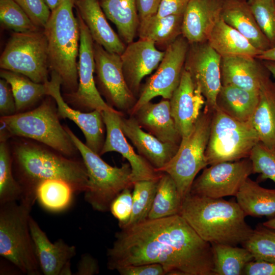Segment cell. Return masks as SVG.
Instances as JSON below:
<instances>
[{"label":"cell","instance_id":"24","mask_svg":"<svg viewBox=\"0 0 275 275\" xmlns=\"http://www.w3.org/2000/svg\"><path fill=\"white\" fill-rule=\"evenodd\" d=\"M74 6L94 42L109 52L121 55L126 44L107 21L100 0H75Z\"/></svg>","mask_w":275,"mask_h":275},{"label":"cell","instance_id":"25","mask_svg":"<svg viewBox=\"0 0 275 275\" xmlns=\"http://www.w3.org/2000/svg\"><path fill=\"white\" fill-rule=\"evenodd\" d=\"M269 72L253 57L239 55L222 57L221 73L223 86L233 85L259 92L263 78Z\"/></svg>","mask_w":275,"mask_h":275},{"label":"cell","instance_id":"40","mask_svg":"<svg viewBox=\"0 0 275 275\" xmlns=\"http://www.w3.org/2000/svg\"><path fill=\"white\" fill-rule=\"evenodd\" d=\"M2 25L15 33H28L41 30L14 0H0Z\"/></svg>","mask_w":275,"mask_h":275},{"label":"cell","instance_id":"27","mask_svg":"<svg viewBox=\"0 0 275 275\" xmlns=\"http://www.w3.org/2000/svg\"><path fill=\"white\" fill-rule=\"evenodd\" d=\"M269 73L261 81L258 103L250 122L260 142L275 152V82Z\"/></svg>","mask_w":275,"mask_h":275},{"label":"cell","instance_id":"12","mask_svg":"<svg viewBox=\"0 0 275 275\" xmlns=\"http://www.w3.org/2000/svg\"><path fill=\"white\" fill-rule=\"evenodd\" d=\"M95 80L107 103L124 114L135 105L137 98L129 89L123 72L120 55L94 43Z\"/></svg>","mask_w":275,"mask_h":275},{"label":"cell","instance_id":"37","mask_svg":"<svg viewBox=\"0 0 275 275\" xmlns=\"http://www.w3.org/2000/svg\"><path fill=\"white\" fill-rule=\"evenodd\" d=\"M159 178L138 181L133 183L132 214L129 222L125 227L138 224L148 218Z\"/></svg>","mask_w":275,"mask_h":275},{"label":"cell","instance_id":"10","mask_svg":"<svg viewBox=\"0 0 275 275\" xmlns=\"http://www.w3.org/2000/svg\"><path fill=\"white\" fill-rule=\"evenodd\" d=\"M0 67L25 75L37 83L47 82L48 45L43 29L28 33L14 32L1 56Z\"/></svg>","mask_w":275,"mask_h":275},{"label":"cell","instance_id":"38","mask_svg":"<svg viewBox=\"0 0 275 275\" xmlns=\"http://www.w3.org/2000/svg\"><path fill=\"white\" fill-rule=\"evenodd\" d=\"M22 197V187L13 173L10 151L5 141H1L0 204L20 201Z\"/></svg>","mask_w":275,"mask_h":275},{"label":"cell","instance_id":"7","mask_svg":"<svg viewBox=\"0 0 275 275\" xmlns=\"http://www.w3.org/2000/svg\"><path fill=\"white\" fill-rule=\"evenodd\" d=\"M65 128L80 152L87 170L88 182L84 192L85 201L96 211H109L111 203L123 190L133 187L130 164L128 162L120 167L111 166L83 143L69 128Z\"/></svg>","mask_w":275,"mask_h":275},{"label":"cell","instance_id":"26","mask_svg":"<svg viewBox=\"0 0 275 275\" xmlns=\"http://www.w3.org/2000/svg\"><path fill=\"white\" fill-rule=\"evenodd\" d=\"M221 17L256 48L263 51L272 47L258 25L248 3L242 0H226L222 5Z\"/></svg>","mask_w":275,"mask_h":275},{"label":"cell","instance_id":"17","mask_svg":"<svg viewBox=\"0 0 275 275\" xmlns=\"http://www.w3.org/2000/svg\"><path fill=\"white\" fill-rule=\"evenodd\" d=\"M121 112L103 111L106 136L100 155L109 152L120 153L130 164L133 183L138 181L158 179L162 172L155 169L144 157L137 154L127 142L120 127Z\"/></svg>","mask_w":275,"mask_h":275},{"label":"cell","instance_id":"52","mask_svg":"<svg viewBox=\"0 0 275 275\" xmlns=\"http://www.w3.org/2000/svg\"><path fill=\"white\" fill-rule=\"evenodd\" d=\"M44 1L52 11L58 8L63 0H44Z\"/></svg>","mask_w":275,"mask_h":275},{"label":"cell","instance_id":"35","mask_svg":"<svg viewBox=\"0 0 275 275\" xmlns=\"http://www.w3.org/2000/svg\"><path fill=\"white\" fill-rule=\"evenodd\" d=\"M182 199L172 178L162 172L148 218L156 219L179 214Z\"/></svg>","mask_w":275,"mask_h":275},{"label":"cell","instance_id":"41","mask_svg":"<svg viewBox=\"0 0 275 275\" xmlns=\"http://www.w3.org/2000/svg\"><path fill=\"white\" fill-rule=\"evenodd\" d=\"M260 29L275 46V3L274 0H249L248 3Z\"/></svg>","mask_w":275,"mask_h":275},{"label":"cell","instance_id":"47","mask_svg":"<svg viewBox=\"0 0 275 275\" xmlns=\"http://www.w3.org/2000/svg\"><path fill=\"white\" fill-rule=\"evenodd\" d=\"M191 0H161L156 16L163 17L172 14H183Z\"/></svg>","mask_w":275,"mask_h":275},{"label":"cell","instance_id":"33","mask_svg":"<svg viewBox=\"0 0 275 275\" xmlns=\"http://www.w3.org/2000/svg\"><path fill=\"white\" fill-rule=\"evenodd\" d=\"M212 249L214 275L243 274L246 265L254 260L244 247L222 243L211 244Z\"/></svg>","mask_w":275,"mask_h":275},{"label":"cell","instance_id":"23","mask_svg":"<svg viewBox=\"0 0 275 275\" xmlns=\"http://www.w3.org/2000/svg\"><path fill=\"white\" fill-rule=\"evenodd\" d=\"M131 116L143 129L160 141L180 145L182 137L172 116L169 100L150 101Z\"/></svg>","mask_w":275,"mask_h":275},{"label":"cell","instance_id":"11","mask_svg":"<svg viewBox=\"0 0 275 275\" xmlns=\"http://www.w3.org/2000/svg\"><path fill=\"white\" fill-rule=\"evenodd\" d=\"M189 45L181 35L166 50L156 71L141 88L136 102L128 113L129 116L156 97L171 99L180 83Z\"/></svg>","mask_w":275,"mask_h":275},{"label":"cell","instance_id":"45","mask_svg":"<svg viewBox=\"0 0 275 275\" xmlns=\"http://www.w3.org/2000/svg\"><path fill=\"white\" fill-rule=\"evenodd\" d=\"M15 98L9 82L4 78L0 80V114L1 117L15 114Z\"/></svg>","mask_w":275,"mask_h":275},{"label":"cell","instance_id":"18","mask_svg":"<svg viewBox=\"0 0 275 275\" xmlns=\"http://www.w3.org/2000/svg\"><path fill=\"white\" fill-rule=\"evenodd\" d=\"M164 52L158 50L152 41L139 39L127 44L120 55L125 79L137 99L142 79L157 68Z\"/></svg>","mask_w":275,"mask_h":275},{"label":"cell","instance_id":"31","mask_svg":"<svg viewBox=\"0 0 275 275\" xmlns=\"http://www.w3.org/2000/svg\"><path fill=\"white\" fill-rule=\"evenodd\" d=\"M235 197L246 216L275 217V189L263 187L249 177Z\"/></svg>","mask_w":275,"mask_h":275},{"label":"cell","instance_id":"8","mask_svg":"<svg viewBox=\"0 0 275 275\" xmlns=\"http://www.w3.org/2000/svg\"><path fill=\"white\" fill-rule=\"evenodd\" d=\"M259 142L250 121H238L215 107L205 152L208 165L249 158Z\"/></svg>","mask_w":275,"mask_h":275},{"label":"cell","instance_id":"5","mask_svg":"<svg viewBox=\"0 0 275 275\" xmlns=\"http://www.w3.org/2000/svg\"><path fill=\"white\" fill-rule=\"evenodd\" d=\"M0 121L1 141L11 136L30 138L65 156L73 155L77 149L50 101H44L29 112L1 117Z\"/></svg>","mask_w":275,"mask_h":275},{"label":"cell","instance_id":"54","mask_svg":"<svg viewBox=\"0 0 275 275\" xmlns=\"http://www.w3.org/2000/svg\"><path fill=\"white\" fill-rule=\"evenodd\" d=\"M262 225L266 227L275 230V217H272L269 220L264 222Z\"/></svg>","mask_w":275,"mask_h":275},{"label":"cell","instance_id":"49","mask_svg":"<svg viewBox=\"0 0 275 275\" xmlns=\"http://www.w3.org/2000/svg\"><path fill=\"white\" fill-rule=\"evenodd\" d=\"M243 274L275 275V262L254 260L246 265Z\"/></svg>","mask_w":275,"mask_h":275},{"label":"cell","instance_id":"22","mask_svg":"<svg viewBox=\"0 0 275 275\" xmlns=\"http://www.w3.org/2000/svg\"><path fill=\"white\" fill-rule=\"evenodd\" d=\"M223 3L218 0H191L183 15L182 35L189 44L207 42L221 18Z\"/></svg>","mask_w":275,"mask_h":275},{"label":"cell","instance_id":"44","mask_svg":"<svg viewBox=\"0 0 275 275\" xmlns=\"http://www.w3.org/2000/svg\"><path fill=\"white\" fill-rule=\"evenodd\" d=\"M25 12L32 22L44 29L51 11L44 0H14Z\"/></svg>","mask_w":275,"mask_h":275},{"label":"cell","instance_id":"20","mask_svg":"<svg viewBox=\"0 0 275 275\" xmlns=\"http://www.w3.org/2000/svg\"><path fill=\"white\" fill-rule=\"evenodd\" d=\"M29 225L41 272L45 275L72 274L71 261L76 254L75 246L68 244L62 239L51 242L31 216Z\"/></svg>","mask_w":275,"mask_h":275},{"label":"cell","instance_id":"14","mask_svg":"<svg viewBox=\"0 0 275 275\" xmlns=\"http://www.w3.org/2000/svg\"><path fill=\"white\" fill-rule=\"evenodd\" d=\"M80 31L78 61V85L76 90L68 94L71 102L86 111L119 112L109 105L102 98L95 80L94 43L90 32L77 12Z\"/></svg>","mask_w":275,"mask_h":275},{"label":"cell","instance_id":"15","mask_svg":"<svg viewBox=\"0 0 275 275\" xmlns=\"http://www.w3.org/2000/svg\"><path fill=\"white\" fill-rule=\"evenodd\" d=\"M222 56L207 42L189 44L184 69L201 90L205 99L204 108L213 112L222 85Z\"/></svg>","mask_w":275,"mask_h":275},{"label":"cell","instance_id":"32","mask_svg":"<svg viewBox=\"0 0 275 275\" xmlns=\"http://www.w3.org/2000/svg\"><path fill=\"white\" fill-rule=\"evenodd\" d=\"M106 17L116 25L119 35L127 45L133 41L140 20L135 0H100Z\"/></svg>","mask_w":275,"mask_h":275},{"label":"cell","instance_id":"19","mask_svg":"<svg viewBox=\"0 0 275 275\" xmlns=\"http://www.w3.org/2000/svg\"><path fill=\"white\" fill-rule=\"evenodd\" d=\"M171 112L182 139L191 133L205 99L201 89L184 68L180 83L169 100Z\"/></svg>","mask_w":275,"mask_h":275},{"label":"cell","instance_id":"29","mask_svg":"<svg viewBox=\"0 0 275 275\" xmlns=\"http://www.w3.org/2000/svg\"><path fill=\"white\" fill-rule=\"evenodd\" d=\"M207 42L222 57L248 56L256 57L263 51L256 48L238 31L221 18L212 29Z\"/></svg>","mask_w":275,"mask_h":275},{"label":"cell","instance_id":"51","mask_svg":"<svg viewBox=\"0 0 275 275\" xmlns=\"http://www.w3.org/2000/svg\"><path fill=\"white\" fill-rule=\"evenodd\" d=\"M256 59L263 61L275 62V46L272 47L257 56Z\"/></svg>","mask_w":275,"mask_h":275},{"label":"cell","instance_id":"46","mask_svg":"<svg viewBox=\"0 0 275 275\" xmlns=\"http://www.w3.org/2000/svg\"><path fill=\"white\" fill-rule=\"evenodd\" d=\"M121 275H164L166 272L159 264L125 266L117 270Z\"/></svg>","mask_w":275,"mask_h":275},{"label":"cell","instance_id":"43","mask_svg":"<svg viewBox=\"0 0 275 275\" xmlns=\"http://www.w3.org/2000/svg\"><path fill=\"white\" fill-rule=\"evenodd\" d=\"M132 210V193L131 188H126L113 200L109 211L118 221L120 229H122L129 222Z\"/></svg>","mask_w":275,"mask_h":275},{"label":"cell","instance_id":"34","mask_svg":"<svg viewBox=\"0 0 275 275\" xmlns=\"http://www.w3.org/2000/svg\"><path fill=\"white\" fill-rule=\"evenodd\" d=\"M75 191L66 181L47 179L40 182L35 189L36 200L39 205L50 212H60L71 205Z\"/></svg>","mask_w":275,"mask_h":275},{"label":"cell","instance_id":"9","mask_svg":"<svg viewBox=\"0 0 275 275\" xmlns=\"http://www.w3.org/2000/svg\"><path fill=\"white\" fill-rule=\"evenodd\" d=\"M203 109L190 135L182 139L175 155L158 171L166 173L172 178L182 200L189 194L198 173L208 165L205 152L212 112Z\"/></svg>","mask_w":275,"mask_h":275},{"label":"cell","instance_id":"6","mask_svg":"<svg viewBox=\"0 0 275 275\" xmlns=\"http://www.w3.org/2000/svg\"><path fill=\"white\" fill-rule=\"evenodd\" d=\"M19 202L0 204V255L21 272L40 275L29 225L33 206Z\"/></svg>","mask_w":275,"mask_h":275},{"label":"cell","instance_id":"2","mask_svg":"<svg viewBox=\"0 0 275 275\" xmlns=\"http://www.w3.org/2000/svg\"><path fill=\"white\" fill-rule=\"evenodd\" d=\"M180 214L205 241L236 246L243 244L253 229L236 202L188 194Z\"/></svg>","mask_w":275,"mask_h":275},{"label":"cell","instance_id":"53","mask_svg":"<svg viewBox=\"0 0 275 275\" xmlns=\"http://www.w3.org/2000/svg\"><path fill=\"white\" fill-rule=\"evenodd\" d=\"M264 66L275 77V62L264 61Z\"/></svg>","mask_w":275,"mask_h":275},{"label":"cell","instance_id":"28","mask_svg":"<svg viewBox=\"0 0 275 275\" xmlns=\"http://www.w3.org/2000/svg\"><path fill=\"white\" fill-rule=\"evenodd\" d=\"M183 15H155L142 20L137 35L140 39L151 41L158 50L165 51L182 35Z\"/></svg>","mask_w":275,"mask_h":275},{"label":"cell","instance_id":"39","mask_svg":"<svg viewBox=\"0 0 275 275\" xmlns=\"http://www.w3.org/2000/svg\"><path fill=\"white\" fill-rule=\"evenodd\" d=\"M255 260L275 262V230L258 225L242 244Z\"/></svg>","mask_w":275,"mask_h":275},{"label":"cell","instance_id":"36","mask_svg":"<svg viewBox=\"0 0 275 275\" xmlns=\"http://www.w3.org/2000/svg\"><path fill=\"white\" fill-rule=\"evenodd\" d=\"M0 75L11 87L17 112L32 105L43 96L47 95L45 83H37L21 74L4 69L1 71Z\"/></svg>","mask_w":275,"mask_h":275},{"label":"cell","instance_id":"3","mask_svg":"<svg viewBox=\"0 0 275 275\" xmlns=\"http://www.w3.org/2000/svg\"><path fill=\"white\" fill-rule=\"evenodd\" d=\"M14 159L18 179L22 189L20 201L33 206L38 184L47 179L66 181L75 193H84L87 188L88 177L82 162L68 158L42 147L29 143L16 146Z\"/></svg>","mask_w":275,"mask_h":275},{"label":"cell","instance_id":"4","mask_svg":"<svg viewBox=\"0 0 275 275\" xmlns=\"http://www.w3.org/2000/svg\"><path fill=\"white\" fill-rule=\"evenodd\" d=\"M75 0H63L51 11L43 29L48 53L49 68L61 78L62 86L69 92L78 87V63L80 31L73 11Z\"/></svg>","mask_w":275,"mask_h":275},{"label":"cell","instance_id":"55","mask_svg":"<svg viewBox=\"0 0 275 275\" xmlns=\"http://www.w3.org/2000/svg\"><path fill=\"white\" fill-rule=\"evenodd\" d=\"M274 3H275V0H274Z\"/></svg>","mask_w":275,"mask_h":275},{"label":"cell","instance_id":"13","mask_svg":"<svg viewBox=\"0 0 275 275\" xmlns=\"http://www.w3.org/2000/svg\"><path fill=\"white\" fill-rule=\"evenodd\" d=\"M252 174L249 158L210 165L194 180L189 193L212 198L236 196Z\"/></svg>","mask_w":275,"mask_h":275},{"label":"cell","instance_id":"21","mask_svg":"<svg viewBox=\"0 0 275 275\" xmlns=\"http://www.w3.org/2000/svg\"><path fill=\"white\" fill-rule=\"evenodd\" d=\"M120 127L125 135L136 148L141 156L146 159L156 171L166 166L177 152L179 145L160 141L145 131L134 117L120 116Z\"/></svg>","mask_w":275,"mask_h":275},{"label":"cell","instance_id":"30","mask_svg":"<svg viewBox=\"0 0 275 275\" xmlns=\"http://www.w3.org/2000/svg\"><path fill=\"white\" fill-rule=\"evenodd\" d=\"M259 101V92L233 86H222L216 107L230 117L241 122H249Z\"/></svg>","mask_w":275,"mask_h":275},{"label":"cell","instance_id":"42","mask_svg":"<svg viewBox=\"0 0 275 275\" xmlns=\"http://www.w3.org/2000/svg\"><path fill=\"white\" fill-rule=\"evenodd\" d=\"M253 174L258 173L259 181L270 179L275 183V152L258 142L252 149L249 157Z\"/></svg>","mask_w":275,"mask_h":275},{"label":"cell","instance_id":"1","mask_svg":"<svg viewBox=\"0 0 275 275\" xmlns=\"http://www.w3.org/2000/svg\"><path fill=\"white\" fill-rule=\"evenodd\" d=\"M107 266L159 264L166 274L213 275L211 244L180 215L147 218L116 232L106 252Z\"/></svg>","mask_w":275,"mask_h":275},{"label":"cell","instance_id":"16","mask_svg":"<svg viewBox=\"0 0 275 275\" xmlns=\"http://www.w3.org/2000/svg\"><path fill=\"white\" fill-rule=\"evenodd\" d=\"M47 95L56 102L59 117L67 118L74 122L81 129L86 139L85 144L94 152L100 155L105 137L102 112L93 110L84 113L70 106L64 100L61 93L62 79L55 72L51 71V79L46 83Z\"/></svg>","mask_w":275,"mask_h":275},{"label":"cell","instance_id":"50","mask_svg":"<svg viewBox=\"0 0 275 275\" xmlns=\"http://www.w3.org/2000/svg\"><path fill=\"white\" fill-rule=\"evenodd\" d=\"M140 21L156 15L161 0H135Z\"/></svg>","mask_w":275,"mask_h":275},{"label":"cell","instance_id":"48","mask_svg":"<svg viewBox=\"0 0 275 275\" xmlns=\"http://www.w3.org/2000/svg\"><path fill=\"white\" fill-rule=\"evenodd\" d=\"M99 266L95 258L88 253L82 254L77 264L75 275H94L99 273Z\"/></svg>","mask_w":275,"mask_h":275}]
</instances>
